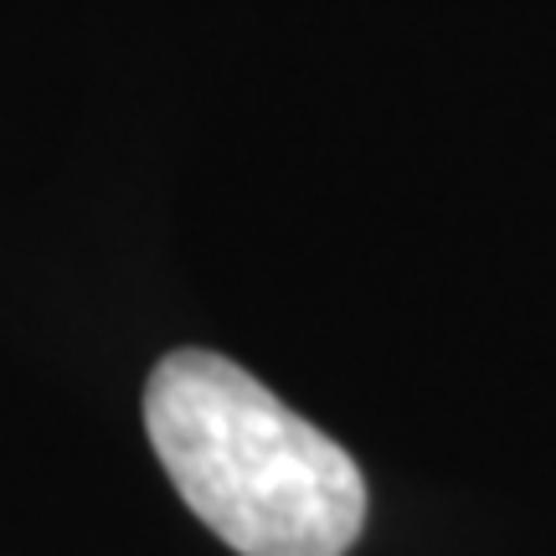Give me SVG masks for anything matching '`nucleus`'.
I'll list each match as a JSON object with an SVG mask.
<instances>
[{"label": "nucleus", "instance_id": "obj_1", "mask_svg": "<svg viewBox=\"0 0 556 556\" xmlns=\"http://www.w3.org/2000/svg\"><path fill=\"white\" fill-rule=\"evenodd\" d=\"M144 433L176 495L238 556H345L366 526L356 458L217 351H170Z\"/></svg>", "mask_w": 556, "mask_h": 556}]
</instances>
